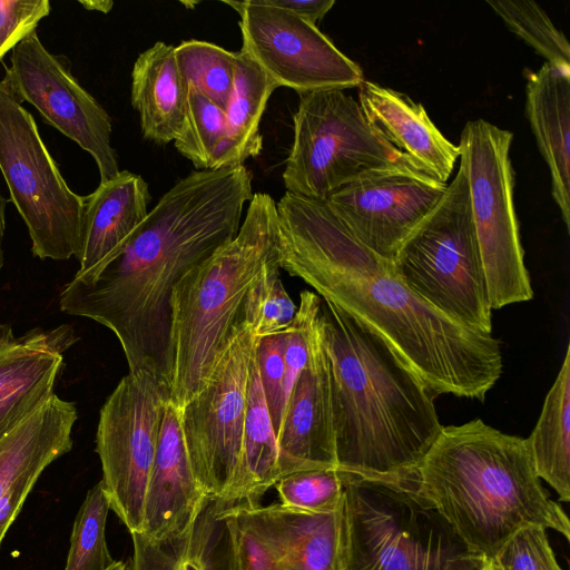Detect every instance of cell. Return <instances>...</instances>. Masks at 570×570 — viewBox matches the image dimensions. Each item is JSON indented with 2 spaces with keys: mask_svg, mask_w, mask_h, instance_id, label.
<instances>
[{
  "mask_svg": "<svg viewBox=\"0 0 570 570\" xmlns=\"http://www.w3.org/2000/svg\"><path fill=\"white\" fill-rule=\"evenodd\" d=\"M49 0H0V61L50 13Z\"/></svg>",
  "mask_w": 570,
  "mask_h": 570,
  "instance_id": "8d00e7d4",
  "label": "cell"
},
{
  "mask_svg": "<svg viewBox=\"0 0 570 570\" xmlns=\"http://www.w3.org/2000/svg\"><path fill=\"white\" fill-rule=\"evenodd\" d=\"M208 499L187 452L179 409L169 401L147 485L140 534L161 540L186 532Z\"/></svg>",
  "mask_w": 570,
  "mask_h": 570,
  "instance_id": "d6986e66",
  "label": "cell"
},
{
  "mask_svg": "<svg viewBox=\"0 0 570 570\" xmlns=\"http://www.w3.org/2000/svg\"><path fill=\"white\" fill-rule=\"evenodd\" d=\"M170 391L147 370L125 375L104 403L96 434L101 483L129 533H141L147 485Z\"/></svg>",
  "mask_w": 570,
  "mask_h": 570,
  "instance_id": "7c38bea8",
  "label": "cell"
},
{
  "mask_svg": "<svg viewBox=\"0 0 570 570\" xmlns=\"http://www.w3.org/2000/svg\"><path fill=\"white\" fill-rule=\"evenodd\" d=\"M175 52L176 46L157 41L138 56L131 71V105L142 136L158 145L175 141L185 120L187 87Z\"/></svg>",
  "mask_w": 570,
  "mask_h": 570,
  "instance_id": "cb8c5ba5",
  "label": "cell"
},
{
  "mask_svg": "<svg viewBox=\"0 0 570 570\" xmlns=\"http://www.w3.org/2000/svg\"><path fill=\"white\" fill-rule=\"evenodd\" d=\"M259 338L243 314L204 387L179 409L195 475L207 497L223 504L239 470L248 383Z\"/></svg>",
  "mask_w": 570,
  "mask_h": 570,
  "instance_id": "8fae6325",
  "label": "cell"
},
{
  "mask_svg": "<svg viewBox=\"0 0 570 570\" xmlns=\"http://www.w3.org/2000/svg\"><path fill=\"white\" fill-rule=\"evenodd\" d=\"M298 96L293 144L282 175L286 191L326 200L373 171L421 169L367 122L358 101L343 90Z\"/></svg>",
  "mask_w": 570,
  "mask_h": 570,
  "instance_id": "ba28073f",
  "label": "cell"
},
{
  "mask_svg": "<svg viewBox=\"0 0 570 570\" xmlns=\"http://www.w3.org/2000/svg\"><path fill=\"white\" fill-rule=\"evenodd\" d=\"M267 4L284 9L316 26L335 4L334 0H264Z\"/></svg>",
  "mask_w": 570,
  "mask_h": 570,
  "instance_id": "74e56055",
  "label": "cell"
},
{
  "mask_svg": "<svg viewBox=\"0 0 570 570\" xmlns=\"http://www.w3.org/2000/svg\"><path fill=\"white\" fill-rule=\"evenodd\" d=\"M0 170L22 217L35 256H77L85 197L67 185L42 141L32 115L0 80Z\"/></svg>",
  "mask_w": 570,
  "mask_h": 570,
  "instance_id": "30bf717a",
  "label": "cell"
},
{
  "mask_svg": "<svg viewBox=\"0 0 570 570\" xmlns=\"http://www.w3.org/2000/svg\"><path fill=\"white\" fill-rule=\"evenodd\" d=\"M109 510L99 481L87 492L76 515L65 570H108L116 562L106 541Z\"/></svg>",
  "mask_w": 570,
  "mask_h": 570,
  "instance_id": "f546056e",
  "label": "cell"
},
{
  "mask_svg": "<svg viewBox=\"0 0 570 570\" xmlns=\"http://www.w3.org/2000/svg\"><path fill=\"white\" fill-rule=\"evenodd\" d=\"M512 140L511 131L479 118L465 124L458 145L492 311L533 297L513 197Z\"/></svg>",
  "mask_w": 570,
  "mask_h": 570,
  "instance_id": "9c48e42d",
  "label": "cell"
},
{
  "mask_svg": "<svg viewBox=\"0 0 570 570\" xmlns=\"http://www.w3.org/2000/svg\"><path fill=\"white\" fill-rule=\"evenodd\" d=\"M416 478L421 492L458 535L487 560L529 525L570 540L568 515L543 489L528 440L481 419L443 426Z\"/></svg>",
  "mask_w": 570,
  "mask_h": 570,
  "instance_id": "277c9868",
  "label": "cell"
},
{
  "mask_svg": "<svg viewBox=\"0 0 570 570\" xmlns=\"http://www.w3.org/2000/svg\"><path fill=\"white\" fill-rule=\"evenodd\" d=\"M2 80L21 104L35 106L48 125L92 156L100 183L119 174L110 116L72 75L70 60L49 52L37 30L13 48Z\"/></svg>",
  "mask_w": 570,
  "mask_h": 570,
  "instance_id": "5bb4252c",
  "label": "cell"
},
{
  "mask_svg": "<svg viewBox=\"0 0 570 570\" xmlns=\"http://www.w3.org/2000/svg\"><path fill=\"white\" fill-rule=\"evenodd\" d=\"M77 410L53 394L0 439V495L23 475L45 469L72 448Z\"/></svg>",
  "mask_w": 570,
  "mask_h": 570,
  "instance_id": "d4e9b609",
  "label": "cell"
},
{
  "mask_svg": "<svg viewBox=\"0 0 570 570\" xmlns=\"http://www.w3.org/2000/svg\"><path fill=\"white\" fill-rule=\"evenodd\" d=\"M296 306L287 294L279 269L263 277L249 292L244 317L259 337L282 332L293 320Z\"/></svg>",
  "mask_w": 570,
  "mask_h": 570,
  "instance_id": "836d02e7",
  "label": "cell"
},
{
  "mask_svg": "<svg viewBox=\"0 0 570 570\" xmlns=\"http://www.w3.org/2000/svg\"><path fill=\"white\" fill-rule=\"evenodd\" d=\"M392 263L430 306L463 327L492 334V308L462 163L438 205Z\"/></svg>",
  "mask_w": 570,
  "mask_h": 570,
  "instance_id": "52a82bcc",
  "label": "cell"
},
{
  "mask_svg": "<svg viewBox=\"0 0 570 570\" xmlns=\"http://www.w3.org/2000/svg\"><path fill=\"white\" fill-rule=\"evenodd\" d=\"M80 3L88 10H97L107 13L111 10L112 1H80Z\"/></svg>",
  "mask_w": 570,
  "mask_h": 570,
  "instance_id": "ab89813d",
  "label": "cell"
},
{
  "mask_svg": "<svg viewBox=\"0 0 570 570\" xmlns=\"http://www.w3.org/2000/svg\"><path fill=\"white\" fill-rule=\"evenodd\" d=\"M343 504L330 512L225 507L237 570H344Z\"/></svg>",
  "mask_w": 570,
  "mask_h": 570,
  "instance_id": "9a60e30c",
  "label": "cell"
},
{
  "mask_svg": "<svg viewBox=\"0 0 570 570\" xmlns=\"http://www.w3.org/2000/svg\"><path fill=\"white\" fill-rule=\"evenodd\" d=\"M150 194L140 175L128 170L85 196L83 227L75 277L96 276L125 247L148 214Z\"/></svg>",
  "mask_w": 570,
  "mask_h": 570,
  "instance_id": "44dd1931",
  "label": "cell"
},
{
  "mask_svg": "<svg viewBox=\"0 0 570 570\" xmlns=\"http://www.w3.org/2000/svg\"><path fill=\"white\" fill-rule=\"evenodd\" d=\"M281 479L279 449L263 392L256 354L252 366L237 476L224 502L226 508L261 504Z\"/></svg>",
  "mask_w": 570,
  "mask_h": 570,
  "instance_id": "484cf974",
  "label": "cell"
},
{
  "mask_svg": "<svg viewBox=\"0 0 570 570\" xmlns=\"http://www.w3.org/2000/svg\"><path fill=\"white\" fill-rule=\"evenodd\" d=\"M535 473L570 501V346L549 390L540 416L527 439Z\"/></svg>",
  "mask_w": 570,
  "mask_h": 570,
  "instance_id": "83f0119b",
  "label": "cell"
},
{
  "mask_svg": "<svg viewBox=\"0 0 570 570\" xmlns=\"http://www.w3.org/2000/svg\"><path fill=\"white\" fill-rule=\"evenodd\" d=\"M343 485L344 570H479L487 560L421 492L416 474L377 479L343 472Z\"/></svg>",
  "mask_w": 570,
  "mask_h": 570,
  "instance_id": "8992f818",
  "label": "cell"
},
{
  "mask_svg": "<svg viewBox=\"0 0 570 570\" xmlns=\"http://www.w3.org/2000/svg\"><path fill=\"white\" fill-rule=\"evenodd\" d=\"M479 570H500L494 559L485 560Z\"/></svg>",
  "mask_w": 570,
  "mask_h": 570,
  "instance_id": "60d3db41",
  "label": "cell"
},
{
  "mask_svg": "<svg viewBox=\"0 0 570 570\" xmlns=\"http://www.w3.org/2000/svg\"><path fill=\"white\" fill-rule=\"evenodd\" d=\"M277 442L281 478L306 470H338L328 360L320 316L312 334L307 363L287 399Z\"/></svg>",
  "mask_w": 570,
  "mask_h": 570,
  "instance_id": "e0dca14e",
  "label": "cell"
},
{
  "mask_svg": "<svg viewBox=\"0 0 570 570\" xmlns=\"http://www.w3.org/2000/svg\"><path fill=\"white\" fill-rule=\"evenodd\" d=\"M108 570H128V564L122 561H116Z\"/></svg>",
  "mask_w": 570,
  "mask_h": 570,
  "instance_id": "b9f144b4",
  "label": "cell"
},
{
  "mask_svg": "<svg viewBox=\"0 0 570 570\" xmlns=\"http://www.w3.org/2000/svg\"><path fill=\"white\" fill-rule=\"evenodd\" d=\"M284 346L285 328L261 337L256 347L259 379L276 436L286 405Z\"/></svg>",
  "mask_w": 570,
  "mask_h": 570,
  "instance_id": "d590c367",
  "label": "cell"
},
{
  "mask_svg": "<svg viewBox=\"0 0 570 570\" xmlns=\"http://www.w3.org/2000/svg\"><path fill=\"white\" fill-rule=\"evenodd\" d=\"M239 14L243 46L276 87L298 95L357 88L361 67L320 29L264 0L223 1Z\"/></svg>",
  "mask_w": 570,
  "mask_h": 570,
  "instance_id": "4fadbf2b",
  "label": "cell"
},
{
  "mask_svg": "<svg viewBox=\"0 0 570 570\" xmlns=\"http://www.w3.org/2000/svg\"><path fill=\"white\" fill-rule=\"evenodd\" d=\"M175 56L186 87L198 89L225 111L233 91L237 52L191 39L176 46Z\"/></svg>",
  "mask_w": 570,
  "mask_h": 570,
  "instance_id": "f1b7e54d",
  "label": "cell"
},
{
  "mask_svg": "<svg viewBox=\"0 0 570 570\" xmlns=\"http://www.w3.org/2000/svg\"><path fill=\"white\" fill-rule=\"evenodd\" d=\"M276 88L253 59L237 52L233 91L225 110V135L210 169L244 165L261 153L259 124Z\"/></svg>",
  "mask_w": 570,
  "mask_h": 570,
  "instance_id": "4316f807",
  "label": "cell"
},
{
  "mask_svg": "<svg viewBox=\"0 0 570 570\" xmlns=\"http://www.w3.org/2000/svg\"><path fill=\"white\" fill-rule=\"evenodd\" d=\"M500 570H562L547 529L529 525L512 534L492 558Z\"/></svg>",
  "mask_w": 570,
  "mask_h": 570,
  "instance_id": "e575fe53",
  "label": "cell"
},
{
  "mask_svg": "<svg viewBox=\"0 0 570 570\" xmlns=\"http://www.w3.org/2000/svg\"><path fill=\"white\" fill-rule=\"evenodd\" d=\"M225 135V111L194 87L187 88L186 114L176 149L197 170L210 169Z\"/></svg>",
  "mask_w": 570,
  "mask_h": 570,
  "instance_id": "1f68e13d",
  "label": "cell"
},
{
  "mask_svg": "<svg viewBox=\"0 0 570 570\" xmlns=\"http://www.w3.org/2000/svg\"><path fill=\"white\" fill-rule=\"evenodd\" d=\"M335 452L340 471L403 479L440 435L436 397L376 334L322 299Z\"/></svg>",
  "mask_w": 570,
  "mask_h": 570,
  "instance_id": "3957f363",
  "label": "cell"
},
{
  "mask_svg": "<svg viewBox=\"0 0 570 570\" xmlns=\"http://www.w3.org/2000/svg\"><path fill=\"white\" fill-rule=\"evenodd\" d=\"M279 267L381 337L435 395L484 400L502 373L500 342L453 322L362 244L326 200L276 203Z\"/></svg>",
  "mask_w": 570,
  "mask_h": 570,
  "instance_id": "6da1fadb",
  "label": "cell"
},
{
  "mask_svg": "<svg viewBox=\"0 0 570 570\" xmlns=\"http://www.w3.org/2000/svg\"><path fill=\"white\" fill-rule=\"evenodd\" d=\"M448 184L410 167L370 173L345 185L327 204L352 234L379 256L399 248L433 210Z\"/></svg>",
  "mask_w": 570,
  "mask_h": 570,
  "instance_id": "2e32d148",
  "label": "cell"
},
{
  "mask_svg": "<svg viewBox=\"0 0 570 570\" xmlns=\"http://www.w3.org/2000/svg\"><path fill=\"white\" fill-rule=\"evenodd\" d=\"M279 267L276 202L255 193L237 235L176 284L170 298L168 386L183 407L206 384L250 289Z\"/></svg>",
  "mask_w": 570,
  "mask_h": 570,
  "instance_id": "5b68a950",
  "label": "cell"
},
{
  "mask_svg": "<svg viewBox=\"0 0 570 570\" xmlns=\"http://www.w3.org/2000/svg\"><path fill=\"white\" fill-rule=\"evenodd\" d=\"M72 344L66 326L14 336L0 325V439L55 394L63 352Z\"/></svg>",
  "mask_w": 570,
  "mask_h": 570,
  "instance_id": "ac0fdd59",
  "label": "cell"
},
{
  "mask_svg": "<svg viewBox=\"0 0 570 570\" xmlns=\"http://www.w3.org/2000/svg\"><path fill=\"white\" fill-rule=\"evenodd\" d=\"M487 3L548 63L570 68L569 42L538 3L529 0H488Z\"/></svg>",
  "mask_w": 570,
  "mask_h": 570,
  "instance_id": "4dcf8cb0",
  "label": "cell"
},
{
  "mask_svg": "<svg viewBox=\"0 0 570 570\" xmlns=\"http://www.w3.org/2000/svg\"><path fill=\"white\" fill-rule=\"evenodd\" d=\"M224 508L208 499L193 525L176 537L150 540L130 533L128 570H237Z\"/></svg>",
  "mask_w": 570,
  "mask_h": 570,
  "instance_id": "603a6c76",
  "label": "cell"
},
{
  "mask_svg": "<svg viewBox=\"0 0 570 570\" xmlns=\"http://www.w3.org/2000/svg\"><path fill=\"white\" fill-rule=\"evenodd\" d=\"M279 503L308 512H330L344 501L343 472L337 469L298 471L282 476L274 485Z\"/></svg>",
  "mask_w": 570,
  "mask_h": 570,
  "instance_id": "d6a6232c",
  "label": "cell"
},
{
  "mask_svg": "<svg viewBox=\"0 0 570 570\" xmlns=\"http://www.w3.org/2000/svg\"><path fill=\"white\" fill-rule=\"evenodd\" d=\"M9 199H7L0 191V272L3 265V237L6 230V207Z\"/></svg>",
  "mask_w": 570,
  "mask_h": 570,
  "instance_id": "f35d334b",
  "label": "cell"
},
{
  "mask_svg": "<svg viewBox=\"0 0 570 570\" xmlns=\"http://www.w3.org/2000/svg\"><path fill=\"white\" fill-rule=\"evenodd\" d=\"M357 89L367 122L419 168L446 184L460 158V148L440 131L423 105L366 79Z\"/></svg>",
  "mask_w": 570,
  "mask_h": 570,
  "instance_id": "ffe728a7",
  "label": "cell"
},
{
  "mask_svg": "<svg viewBox=\"0 0 570 570\" xmlns=\"http://www.w3.org/2000/svg\"><path fill=\"white\" fill-rule=\"evenodd\" d=\"M525 115L551 177V194L570 230V68L546 62L527 73Z\"/></svg>",
  "mask_w": 570,
  "mask_h": 570,
  "instance_id": "7402d4cb",
  "label": "cell"
},
{
  "mask_svg": "<svg viewBox=\"0 0 570 570\" xmlns=\"http://www.w3.org/2000/svg\"><path fill=\"white\" fill-rule=\"evenodd\" d=\"M253 195L245 165L191 171L161 196L96 276H73L66 284L61 311L108 327L130 372L147 370L168 385L173 289L237 235Z\"/></svg>",
  "mask_w": 570,
  "mask_h": 570,
  "instance_id": "7a4b0ae2",
  "label": "cell"
}]
</instances>
